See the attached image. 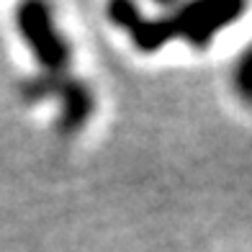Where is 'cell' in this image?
Instances as JSON below:
<instances>
[{"label":"cell","mask_w":252,"mask_h":252,"mask_svg":"<svg viewBox=\"0 0 252 252\" xmlns=\"http://www.w3.org/2000/svg\"><path fill=\"white\" fill-rule=\"evenodd\" d=\"M18 95L29 106L60 98V113L54 121V131L60 136H75L88 126V121L95 113V93L83 77L75 75H49L36 72L31 77H24L18 83Z\"/></svg>","instance_id":"cell-1"},{"label":"cell","mask_w":252,"mask_h":252,"mask_svg":"<svg viewBox=\"0 0 252 252\" xmlns=\"http://www.w3.org/2000/svg\"><path fill=\"white\" fill-rule=\"evenodd\" d=\"M16 29L29 52L36 57L41 72L60 75L67 72V64L72 60V49L62 31L57 29L49 5L29 0L16 8Z\"/></svg>","instance_id":"cell-2"},{"label":"cell","mask_w":252,"mask_h":252,"mask_svg":"<svg viewBox=\"0 0 252 252\" xmlns=\"http://www.w3.org/2000/svg\"><path fill=\"white\" fill-rule=\"evenodd\" d=\"M245 8L247 5L237 0H196L173 8L170 18L178 39L190 44L193 49H206L216 33L229 29L245 13Z\"/></svg>","instance_id":"cell-3"},{"label":"cell","mask_w":252,"mask_h":252,"mask_svg":"<svg viewBox=\"0 0 252 252\" xmlns=\"http://www.w3.org/2000/svg\"><path fill=\"white\" fill-rule=\"evenodd\" d=\"M108 21L113 26H119L121 31L129 33L131 47L142 54H155L165 47L167 41L175 39L173 31V18L167 16H144L139 5L129 3V0H113L106 8Z\"/></svg>","instance_id":"cell-4"},{"label":"cell","mask_w":252,"mask_h":252,"mask_svg":"<svg viewBox=\"0 0 252 252\" xmlns=\"http://www.w3.org/2000/svg\"><path fill=\"white\" fill-rule=\"evenodd\" d=\"M232 88H234V93L252 108V44L234 60Z\"/></svg>","instance_id":"cell-5"}]
</instances>
